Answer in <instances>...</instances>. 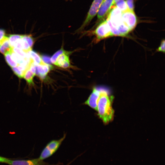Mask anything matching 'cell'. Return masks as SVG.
<instances>
[{
    "label": "cell",
    "mask_w": 165,
    "mask_h": 165,
    "mask_svg": "<svg viewBox=\"0 0 165 165\" xmlns=\"http://www.w3.org/2000/svg\"><path fill=\"white\" fill-rule=\"evenodd\" d=\"M113 98L114 97L109 96L106 90L101 89L97 111L99 117L105 123H108L113 119L114 110L112 103Z\"/></svg>",
    "instance_id": "obj_1"
},
{
    "label": "cell",
    "mask_w": 165,
    "mask_h": 165,
    "mask_svg": "<svg viewBox=\"0 0 165 165\" xmlns=\"http://www.w3.org/2000/svg\"><path fill=\"white\" fill-rule=\"evenodd\" d=\"M69 53L61 49L56 52L51 57V62L55 65L64 68L70 67V63Z\"/></svg>",
    "instance_id": "obj_2"
},
{
    "label": "cell",
    "mask_w": 165,
    "mask_h": 165,
    "mask_svg": "<svg viewBox=\"0 0 165 165\" xmlns=\"http://www.w3.org/2000/svg\"><path fill=\"white\" fill-rule=\"evenodd\" d=\"M64 134L63 137L57 140H53L46 145L43 149L39 158L42 160L51 156L58 150L66 137Z\"/></svg>",
    "instance_id": "obj_3"
},
{
    "label": "cell",
    "mask_w": 165,
    "mask_h": 165,
    "mask_svg": "<svg viewBox=\"0 0 165 165\" xmlns=\"http://www.w3.org/2000/svg\"><path fill=\"white\" fill-rule=\"evenodd\" d=\"M103 0H94L87 13V16L82 26L78 29L83 30L88 25L97 14Z\"/></svg>",
    "instance_id": "obj_4"
},
{
    "label": "cell",
    "mask_w": 165,
    "mask_h": 165,
    "mask_svg": "<svg viewBox=\"0 0 165 165\" xmlns=\"http://www.w3.org/2000/svg\"><path fill=\"white\" fill-rule=\"evenodd\" d=\"M94 33L97 41L112 36L106 20L101 21L99 24L94 31Z\"/></svg>",
    "instance_id": "obj_5"
},
{
    "label": "cell",
    "mask_w": 165,
    "mask_h": 165,
    "mask_svg": "<svg viewBox=\"0 0 165 165\" xmlns=\"http://www.w3.org/2000/svg\"><path fill=\"white\" fill-rule=\"evenodd\" d=\"M122 12V21L131 31L135 27L137 22V18L134 11L128 9Z\"/></svg>",
    "instance_id": "obj_6"
},
{
    "label": "cell",
    "mask_w": 165,
    "mask_h": 165,
    "mask_svg": "<svg viewBox=\"0 0 165 165\" xmlns=\"http://www.w3.org/2000/svg\"><path fill=\"white\" fill-rule=\"evenodd\" d=\"M114 0H103L97 13L98 20L102 21L110 12Z\"/></svg>",
    "instance_id": "obj_7"
},
{
    "label": "cell",
    "mask_w": 165,
    "mask_h": 165,
    "mask_svg": "<svg viewBox=\"0 0 165 165\" xmlns=\"http://www.w3.org/2000/svg\"><path fill=\"white\" fill-rule=\"evenodd\" d=\"M7 164L9 165H57L49 164L39 158L28 160H12L9 159Z\"/></svg>",
    "instance_id": "obj_8"
},
{
    "label": "cell",
    "mask_w": 165,
    "mask_h": 165,
    "mask_svg": "<svg viewBox=\"0 0 165 165\" xmlns=\"http://www.w3.org/2000/svg\"><path fill=\"white\" fill-rule=\"evenodd\" d=\"M101 89L94 88L92 91L84 104L97 110V104L101 96Z\"/></svg>",
    "instance_id": "obj_9"
},
{
    "label": "cell",
    "mask_w": 165,
    "mask_h": 165,
    "mask_svg": "<svg viewBox=\"0 0 165 165\" xmlns=\"http://www.w3.org/2000/svg\"><path fill=\"white\" fill-rule=\"evenodd\" d=\"M36 74L42 80L45 79L46 76L52 67L48 64L45 63L43 64L35 65Z\"/></svg>",
    "instance_id": "obj_10"
},
{
    "label": "cell",
    "mask_w": 165,
    "mask_h": 165,
    "mask_svg": "<svg viewBox=\"0 0 165 165\" xmlns=\"http://www.w3.org/2000/svg\"><path fill=\"white\" fill-rule=\"evenodd\" d=\"M27 53L35 65L43 64L46 63L43 61L40 55L35 51L31 50Z\"/></svg>",
    "instance_id": "obj_11"
},
{
    "label": "cell",
    "mask_w": 165,
    "mask_h": 165,
    "mask_svg": "<svg viewBox=\"0 0 165 165\" xmlns=\"http://www.w3.org/2000/svg\"><path fill=\"white\" fill-rule=\"evenodd\" d=\"M13 51L8 38L3 41L0 47V52L3 54L7 53H11Z\"/></svg>",
    "instance_id": "obj_12"
},
{
    "label": "cell",
    "mask_w": 165,
    "mask_h": 165,
    "mask_svg": "<svg viewBox=\"0 0 165 165\" xmlns=\"http://www.w3.org/2000/svg\"><path fill=\"white\" fill-rule=\"evenodd\" d=\"M35 74L33 73L29 69V68L27 69L25 72L24 77L27 81L29 86H33V78Z\"/></svg>",
    "instance_id": "obj_13"
},
{
    "label": "cell",
    "mask_w": 165,
    "mask_h": 165,
    "mask_svg": "<svg viewBox=\"0 0 165 165\" xmlns=\"http://www.w3.org/2000/svg\"><path fill=\"white\" fill-rule=\"evenodd\" d=\"M23 35L13 34L10 35L8 37V38L11 47L13 48L15 43L19 40L22 38Z\"/></svg>",
    "instance_id": "obj_14"
},
{
    "label": "cell",
    "mask_w": 165,
    "mask_h": 165,
    "mask_svg": "<svg viewBox=\"0 0 165 165\" xmlns=\"http://www.w3.org/2000/svg\"><path fill=\"white\" fill-rule=\"evenodd\" d=\"M6 61L8 64L11 68L17 66L18 64L14 61L11 57V53H7L4 54Z\"/></svg>",
    "instance_id": "obj_15"
},
{
    "label": "cell",
    "mask_w": 165,
    "mask_h": 165,
    "mask_svg": "<svg viewBox=\"0 0 165 165\" xmlns=\"http://www.w3.org/2000/svg\"><path fill=\"white\" fill-rule=\"evenodd\" d=\"M115 4L116 6L122 12L128 9L126 2L124 0H118Z\"/></svg>",
    "instance_id": "obj_16"
},
{
    "label": "cell",
    "mask_w": 165,
    "mask_h": 165,
    "mask_svg": "<svg viewBox=\"0 0 165 165\" xmlns=\"http://www.w3.org/2000/svg\"><path fill=\"white\" fill-rule=\"evenodd\" d=\"M13 50L15 53L25 59H30L27 53H26L24 52L22 50L13 47Z\"/></svg>",
    "instance_id": "obj_17"
},
{
    "label": "cell",
    "mask_w": 165,
    "mask_h": 165,
    "mask_svg": "<svg viewBox=\"0 0 165 165\" xmlns=\"http://www.w3.org/2000/svg\"><path fill=\"white\" fill-rule=\"evenodd\" d=\"M23 37L26 41L30 47L31 49L34 44V41L33 38L31 35H24Z\"/></svg>",
    "instance_id": "obj_18"
},
{
    "label": "cell",
    "mask_w": 165,
    "mask_h": 165,
    "mask_svg": "<svg viewBox=\"0 0 165 165\" xmlns=\"http://www.w3.org/2000/svg\"><path fill=\"white\" fill-rule=\"evenodd\" d=\"M8 37L6 35L5 30L2 29H0V42L1 43L5 40L7 39Z\"/></svg>",
    "instance_id": "obj_19"
},
{
    "label": "cell",
    "mask_w": 165,
    "mask_h": 165,
    "mask_svg": "<svg viewBox=\"0 0 165 165\" xmlns=\"http://www.w3.org/2000/svg\"><path fill=\"white\" fill-rule=\"evenodd\" d=\"M129 10L134 11V5L133 0H126V1Z\"/></svg>",
    "instance_id": "obj_20"
},
{
    "label": "cell",
    "mask_w": 165,
    "mask_h": 165,
    "mask_svg": "<svg viewBox=\"0 0 165 165\" xmlns=\"http://www.w3.org/2000/svg\"><path fill=\"white\" fill-rule=\"evenodd\" d=\"M165 42L164 39L162 40L160 46L157 49L158 51L165 52Z\"/></svg>",
    "instance_id": "obj_21"
},
{
    "label": "cell",
    "mask_w": 165,
    "mask_h": 165,
    "mask_svg": "<svg viewBox=\"0 0 165 165\" xmlns=\"http://www.w3.org/2000/svg\"><path fill=\"white\" fill-rule=\"evenodd\" d=\"M9 159L0 156V163H7Z\"/></svg>",
    "instance_id": "obj_22"
},
{
    "label": "cell",
    "mask_w": 165,
    "mask_h": 165,
    "mask_svg": "<svg viewBox=\"0 0 165 165\" xmlns=\"http://www.w3.org/2000/svg\"><path fill=\"white\" fill-rule=\"evenodd\" d=\"M118 0H114V4Z\"/></svg>",
    "instance_id": "obj_23"
},
{
    "label": "cell",
    "mask_w": 165,
    "mask_h": 165,
    "mask_svg": "<svg viewBox=\"0 0 165 165\" xmlns=\"http://www.w3.org/2000/svg\"><path fill=\"white\" fill-rule=\"evenodd\" d=\"M72 162V161L71 162H70L69 163H68L66 165H69Z\"/></svg>",
    "instance_id": "obj_24"
},
{
    "label": "cell",
    "mask_w": 165,
    "mask_h": 165,
    "mask_svg": "<svg viewBox=\"0 0 165 165\" xmlns=\"http://www.w3.org/2000/svg\"><path fill=\"white\" fill-rule=\"evenodd\" d=\"M1 43L0 42V47L1 46Z\"/></svg>",
    "instance_id": "obj_25"
}]
</instances>
